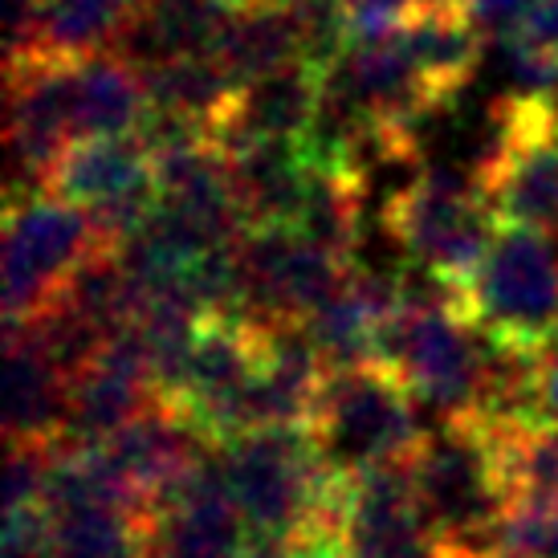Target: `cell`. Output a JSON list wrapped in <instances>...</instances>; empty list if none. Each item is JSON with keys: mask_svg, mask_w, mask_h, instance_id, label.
<instances>
[{"mask_svg": "<svg viewBox=\"0 0 558 558\" xmlns=\"http://www.w3.org/2000/svg\"><path fill=\"white\" fill-rule=\"evenodd\" d=\"M140 74L147 82L156 119H171L208 140H220L241 86L229 78V70L217 58H184V62H168L156 70H140Z\"/></svg>", "mask_w": 558, "mask_h": 558, "instance_id": "18", "label": "cell"}, {"mask_svg": "<svg viewBox=\"0 0 558 558\" xmlns=\"http://www.w3.org/2000/svg\"><path fill=\"white\" fill-rule=\"evenodd\" d=\"M363 196H367V171H318L311 204L294 233L342 262H355L363 236Z\"/></svg>", "mask_w": 558, "mask_h": 558, "instance_id": "22", "label": "cell"}, {"mask_svg": "<svg viewBox=\"0 0 558 558\" xmlns=\"http://www.w3.org/2000/svg\"><path fill=\"white\" fill-rule=\"evenodd\" d=\"M311 433L335 473L359 477L412 461L428 428H420L416 400L384 363H359L326 375Z\"/></svg>", "mask_w": 558, "mask_h": 558, "instance_id": "7", "label": "cell"}, {"mask_svg": "<svg viewBox=\"0 0 558 558\" xmlns=\"http://www.w3.org/2000/svg\"><path fill=\"white\" fill-rule=\"evenodd\" d=\"M70 70H74V62H53V58L29 62L21 70H4L9 151H13V171L25 175V184L13 187H41L49 168L74 143Z\"/></svg>", "mask_w": 558, "mask_h": 558, "instance_id": "11", "label": "cell"}, {"mask_svg": "<svg viewBox=\"0 0 558 558\" xmlns=\"http://www.w3.org/2000/svg\"><path fill=\"white\" fill-rule=\"evenodd\" d=\"M384 229L416 257L449 302H461L477 281L481 262L494 245L497 217L473 171L424 168L384 204Z\"/></svg>", "mask_w": 558, "mask_h": 558, "instance_id": "4", "label": "cell"}, {"mask_svg": "<svg viewBox=\"0 0 558 558\" xmlns=\"http://www.w3.org/2000/svg\"><path fill=\"white\" fill-rule=\"evenodd\" d=\"M555 538H558V518H555Z\"/></svg>", "mask_w": 558, "mask_h": 558, "instance_id": "32", "label": "cell"}, {"mask_svg": "<svg viewBox=\"0 0 558 558\" xmlns=\"http://www.w3.org/2000/svg\"><path fill=\"white\" fill-rule=\"evenodd\" d=\"M506 49V70H510V94L522 98H543V102H558V53L543 46H530L518 33L501 37Z\"/></svg>", "mask_w": 558, "mask_h": 558, "instance_id": "23", "label": "cell"}, {"mask_svg": "<svg viewBox=\"0 0 558 558\" xmlns=\"http://www.w3.org/2000/svg\"><path fill=\"white\" fill-rule=\"evenodd\" d=\"M248 538L245 513L213 457L147 518V558H241Z\"/></svg>", "mask_w": 558, "mask_h": 558, "instance_id": "10", "label": "cell"}, {"mask_svg": "<svg viewBox=\"0 0 558 558\" xmlns=\"http://www.w3.org/2000/svg\"><path fill=\"white\" fill-rule=\"evenodd\" d=\"M400 41L416 65V78L436 110H445L465 90L485 53V33L461 4H428L408 16Z\"/></svg>", "mask_w": 558, "mask_h": 558, "instance_id": "15", "label": "cell"}, {"mask_svg": "<svg viewBox=\"0 0 558 558\" xmlns=\"http://www.w3.org/2000/svg\"><path fill=\"white\" fill-rule=\"evenodd\" d=\"M355 269L359 262H342L290 229H245L236 241L241 314L257 323H306Z\"/></svg>", "mask_w": 558, "mask_h": 558, "instance_id": "9", "label": "cell"}, {"mask_svg": "<svg viewBox=\"0 0 558 558\" xmlns=\"http://www.w3.org/2000/svg\"><path fill=\"white\" fill-rule=\"evenodd\" d=\"M236 208L245 229H290L294 233L314 192L311 156L302 143H241L229 147Z\"/></svg>", "mask_w": 558, "mask_h": 558, "instance_id": "12", "label": "cell"}, {"mask_svg": "<svg viewBox=\"0 0 558 558\" xmlns=\"http://www.w3.org/2000/svg\"><path fill=\"white\" fill-rule=\"evenodd\" d=\"M433 281V278H428ZM408 396L440 420L489 412L497 384V351L449 306L440 286L408 278V298L379 330V355Z\"/></svg>", "mask_w": 558, "mask_h": 558, "instance_id": "2", "label": "cell"}, {"mask_svg": "<svg viewBox=\"0 0 558 558\" xmlns=\"http://www.w3.org/2000/svg\"><path fill=\"white\" fill-rule=\"evenodd\" d=\"M497 225L558 229V102L501 94L494 102V140L473 163Z\"/></svg>", "mask_w": 558, "mask_h": 558, "instance_id": "8", "label": "cell"}, {"mask_svg": "<svg viewBox=\"0 0 558 558\" xmlns=\"http://www.w3.org/2000/svg\"><path fill=\"white\" fill-rule=\"evenodd\" d=\"M102 248L86 208L41 187H9L4 201V330L29 326L62 302L70 278Z\"/></svg>", "mask_w": 558, "mask_h": 558, "instance_id": "5", "label": "cell"}, {"mask_svg": "<svg viewBox=\"0 0 558 558\" xmlns=\"http://www.w3.org/2000/svg\"><path fill=\"white\" fill-rule=\"evenodd\" d=\"M436 558H497V555L473 543H440V538H436Z\"/></svg>", "mask_w": 558, "mask_h": 558, "instance_id": "30", "label": "cell"}, {"mask_svg": "<svg viewBox=\"0 0 558 558\" xmlns=\"http://www.w3.org/2000/svg\"><path fill=\"white\" fill-rule=\"evenodd\" d=\"M534 0H461V9L473 16V25H477L485 37H506L510 29H518V21L526 16V9Z\"/></svg>", "mask_w": 558, "mask_h": 558, "instance_id": "26", "label": "cell"}, {"mask_svg": "<svg viewBox=\"0 0 558 558\" xmlns=\"http://www.w3.org/2000/svg\"><path fill=\"white\" fill-rule=\"evenodd\" d=\"M408 473L433 538L489 550V534L510 497L497 473V452L481 412L440 420L408 461Z\"/></svg>", "mask_w": 558, "mask_h": 558, "instance_id": "6", "label": "cell"}, {"mask_svg": "<svg viewBox=\"0 0 558 558\" xmlns=\"http://www.w3.org/2000/svg\"><path fill=\"white\" fill-rule=\"evenodd\" d=\"M147 0H46L41 4V58L86 62L119 53L126 29L140 21Z\"/></svg>", "mask_w": 558, "mask_h": 558, "instance_id": "19", "label": "cell"}, {"mask_svg": "<svg viewBox=\"0 0 558 558\" xmlns=\"http://www.w3.org/2000/svg\"><path fill=\"white\" fill-rule=\"evenodd\" d=\"M449 306L494 351L534 359L558 339V236L530 225H497L477 281Z\"/></svg>", "mask_w": 558, "mask_h": 558, "instance_id": "3", "label": "cell"}, {"mask_svg": "<svg viewBox=\"0 0 558 558\" xmlns=\"http://www.w3.org/2000/svg\"><path fill=\"white\" fill-rule=\"evenodd\" d=\"M217 62L229 70V78L236 86H248V82L269 78L286 65L302 62V41H298V21L290 0L245 4L220 41Z\"/></svg>", "mask_w": 558, "mask_h": 558, "instance_id": "20", "label": "cell"}, {"mask_svg": "<svg viewBox=\"0 0 558 558\" xmlns=\"http://www.w3.org/2000/svg\"><path fill=\"white\" fill-rule=\"evenodd\" d=\"M217 461L248 534L298 546L339 538L347 477L330 469L311 428H253L225 445Z\"/></svg>", "mask_w": 558, "mask_h": 558, "instance_id": "1", "label": "cell"}, {"mask_svg": "<svg viewBox=\"0 0 558 558\" xmlns=\"http://www.w3.org/2000/svg\"><path fill=\"white\" fill-rule=\"evenodd\" d=\"M416 9L420 0H347L351 41H391Z\"/></svg>", "mask_w": 558, "mask_h": 558, "instance_id": "25", "label": "cell"}, {"mask_svg": "<svg viewBox=\"0 0 558 558\" xmlns=\"http://www.w3.org/2000/svg\"><path fill=\"white\" fill-rule=\"evenodd\" d=\"M534 403L546 424H558V339L534 355Z\"/></svg>", "mask_w": 558, "mask_h": 558, "instance_id": "27", "label": "cell"}, {"mask_svg": "<svg viewBox=\"0 0 558 558\" xmlns=\"http://www.w3.org/2000/svg\"><path fill=\"white\" fill-rule=\"evenodd\" d=\"M70 379L29 330H4V445L65 440Z\"/></svg>", "mask_w": 558, "mask_h": 558, "instance_id": "14", "label": "cell"}, {"mask_svg": "<svg viewBox=\"0 0 558 558\" xmlns=\"http://www.w3.org/2000/svg\"><path fill=\"white\" fill-rule=\"evenodd\" d=\"M241 558H302V555H298V546L286 543V538H257V534H253Z\"/></svg>", "mask_w": 558, "mask_h": 558, "instance_id": "29", "label": "cell"}, {"mask_svg": "<svg viewBox=\"0 0 558 558\" xmlns=\"http://www.w3.org/2000/svg\"><path fill=\"white\" fill-rule=\"evenodd\" d=\"M0 558H53V518L46 506L4 513Z\"/></svg>", "mask_w": 558, "mask_h": 558, "instance_id": "24", "label": "cell"}, {"mask_svg": "<svg viewBox=\"0 0 558 558\" xmlns=\"http://www.w3.org/2000/svg\"><path fill=\"white\" fill-rule=\"evenodd\" d=\"M74 140H135L151 123V94L135 65L98 53L70 70Z\"/></svg>", "mask_w": 558, "mask_h": 558, "instance_id": "17", "label": "cell"}, {"mask_svg": "<svg viewBox=\"0 0 558 558\" xmlns=\"http://www.w3.org/2000/svg\"><path fill=\"white\" fill-rule=\"evenodd\" d=\"M330 70H318L311 62H294L241 86L236 107L220 131V147H241V143H302L318 123L323 94Z\"/></svg>", "mask_w": 558, "mask_h": 558, "instance_id": "13", "label": "cell"}, {"mask_svg": "<svg viewBox=\"0 0 558 558\" xmlns=\"http://www.w3.org/2000/svg\"><path fill=\"white\" fill-rule=\"evenodd\" d=\"M298 555H302V558H351L347 550H342L339 538H326V543H302V546H298Z\"/></svg>", "mask_w": 558, "mask_h": 558, "instance_id": "31", "label": "cell"}, {"mask_svg": "<svg viewBox=\"0 0 558 558\" xmlns=\"http://www.w3.org/2000/svg\"><path fill=\"white\" fill-rule=\"evenodd\" d=\"M53 518V558H147V522L107 501H78Z\"/></svg>", "mask_w": 558, "mask_h": 558, "instance_id": "21", "label": "cell"}, {"mask_svg": "<svg viewBox=\"0 0 558 558\" xmlns=\"http://www.w3.org/2000/svg\"><path fill=\"white\" fill-rule=\"evenodd\" d=\"M518 33L530 46H543L550 53H558V0H534L526 9V16L518 21Z\"/></svg>", "mask_w": 558, "mask_h": 558, "instance_id": "28", "label": "cell"}, {"mask_svg": "<svg viewBox=\"0 0 558 558\" xmlns=\"http://www.w3.org/2000/svg\"><path fill=\"white\" fill-rule=\"evenodd\" d=\"M147 184H156V168H151V151H147L143 135L135 140H74L41 180V192L94 213V208Z\"/></svg>", "mask_w": 558, "mask_h": 558, "instance_id": "16", "label": "cell"}]
</instances>
